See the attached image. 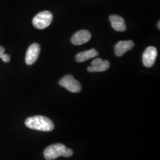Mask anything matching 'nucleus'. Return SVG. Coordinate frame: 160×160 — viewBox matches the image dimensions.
<instances>
[{"label":"nucleus","mask_w":160,"mask_h":160,"mask_svg":"<svg viewBox=\"0 0 160 160\" xmlns=\"http://www.w3.org/2000/svg\"><path fill=\"white\" fill-rule=\"evenodd\" d=\"M27 128L33 130L50 132L54 129V123L50 119L43 116H34L28 118L25 121Z\"/></svg>","instance_id":"nucleus-1"},{"label":"nucleus","mask_w":160,"mask_h":160,"mask_svg":"<svg viewBox=\"0 0 160 160\" xmlns=\"http://www.w3.org/2000/svg\"><path fill=\"white\" fill-rule=\"evenodd\" d=\"M46 160H54L59 157H69L73 154L71 149L67 148L62 143H55L48 147L43 152Z\"/></svg>","instance_id":"nucleus-2"},{"label":"nucleus","mask_w":160,"mask_h":160,"mask_svg":"<svg viewBox=\"0 0 160 160\" xmlns=\"http://www.w3.org/2000/svg\"><path fill=\"white\" fill-rule=\"evenodd\" d=\"M53 20V14L49 11H43L38 13L33 18L32 23L36 29H44L51 24Z\"/></svg>","instance_id":"nucleus-3"},{"label":"nucleus","mask_w":160,"mask_h":160,"mask_svg":"<svg viewBox=\"0 0 160 160\" xmlns=\"http://www.w3.org/2000/svg\"><path fill=\"white\" fill-rule=\"evenodd\" d=\"M59 85L71 92H79L82 87L79 81L75 80L71 75H67L59 82Z\"/></svg>","instance_id":"nucleus-4"},{"label":"nucleus","mask_w":160,"mask_h":160,"mask_svg":"<svg viewBox=\"0 0 160 160\" xmlns=\"http://www.w3.org/2000/svg\"><path fill=\"white\" fill-rule=\"evenodd\" d=\"M157 57V49L154 46H149L145 49L142 55L143 65L148 68L152 67L154 64Z\"/></svg>","instance_id":"nucleus-5"},{"label":"nucleus","mask_w":160,"mask_h":160,"mask_svg":"<svg viewBox=\"0 0 160 160\" xmlns=\"http://www.w3.org/2000/svg\"><path fill=\"white\" fill-rule=\"evenodd\" d=\"M40 46L38 43H33L29 46L25 57L26 63L28 65H31L37 61L39 56Z\"/></svg>","instance_id":"nucleus-6"},{"label":"nucleus","mask_w":160,"mask_h":160,"mask_svg":"<svg viewBox=\"0 0 160 160\" xmlns=\"http://www.w3.org/2000/svg\"><path fill=\"white\" fill-rule=\"evenodd\" d=\"M91 38L92 34L88 30H81L72 36L71 42L75 45H81L88 42Z\"/></svg>","instance_id":"nucleus-7"},{"label":"nucleus","mask_w":160,"mask_h":160,"mask_svg":"<svg viewBox=\"0 0 160 160\" xmlns=\"http://www.w3.org/2000/svg\"><path fill=\"white\" fill-rule=\"evenodd\" d=\"M110 67V63L108 61H103L101 58H96L92 62V65L88 67L87 70L90 72H103L108 70Z\"/></svg>","instance_id":"nucleus-8"},{"label":"nucleus","mask_w":160,"mask_h":160,"mask_svg":"<svg viewBox=\"0 0 160 160\" xmlns=\"http://www.w3.org/2000/svg\"><path fill=\"white\" fill-rule=\"evenodd\" d=\"M134 46V43L132 40L120 41L114 47L115 53L118 57H122L126 52L131 50Z\"/></svg>","instance_id":"nucleus-9"},{"label":"nucleus","mask_w":160,"mask_h":160,"mask_svg":"<svg viewBox=\"0 0 160 160\" xmlns=\"http://www.w3.org/2000/svg\"><path fill=\"white\" fill-rule=\"evenodd\" d=\"M109 20L112 28L117 32H124L126 29L125 20L118 15H112L109 17Z\"/></svg>","instance_id":"nucleus-10"},{"label":"nucleus","mask_w":160,"mask_h":160,"mask_svg":"<svg viewBox=\"0 0 160 160\" xmlns=\"http://www.w3.org/2000/svg\"><path fill=\"white\" fill-rule=\"evenodd\" d=\"M98 53L96 49H92L88 51L82 52L78 53L76 55L75 59L78 62H82L91 58L96 57L98 56Z\"/></svg>","instance_id":"nucleus-11"},{"label":"nucleus","mask_w":160,"mask_h":160,"mask_svg":"<svg viewBox=\"0 0 160 160\" xmlns=\"http://www.w3.org/2000/svg\"><path fill=\"white\" fill-rule=\"evenodd\" d=\"M1 58L5 62H8L10 61V57L8 54H6V53H4Z\"/></svg>","instance_id":"nucleus-12"},{"label":"nucleus","mask_w":160,"mask_h":160,"mask_svg":"<svg viewBox=\"0 0 160 160\" xmlns=\"http://www.w3.org/2000/svg\"><path fill=\"white\" fill-rule=\"evenodd\" d=\"M5 49L3 46H0V58L2 57V56L4 54Z\"/></svg>","instance_id":"nucleus-13"},{"label":"nucleus","mask_w":160,"mask_h":160,"mask_svg":"<svg viewBox=\"0 0 160 160\" xmlns=\"http://www.w3.org/2000/svg\"><path fill=\"white\" fill-rule=\"evenodd\" d=\"M160 22H158V24H157V26H158V29H160Z\"/></svg>","instance_id":"nucleus-14"}]
</instances>
